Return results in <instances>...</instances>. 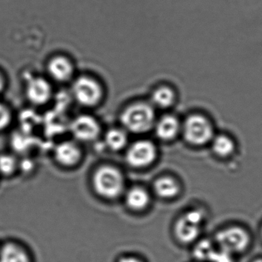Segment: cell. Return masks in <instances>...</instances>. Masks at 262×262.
Wrapping results in <instances>:
<instances>
[{
  "instance_id": "6da1fadb",
  "label": "cell",
  "mask_w": 262,
  "mask_h": 262,
  "mask_svg": "<svg viewBox=\"0 0 262 262\" xmlns=\"http://www.w3.org/2000/svg\"><path fill=\"white\" fill-rule=\"evenodd\" d=\"M93 186L98 195L104 198H115L122 193L124 179L116 168L104 166L95 172Z\"/></svg>"
},
{
  "instance_id": "7a4b0ae2",
  "label": "cell",
  "mask_w": 262,
  "mask_h": 262,
  "mask_svg": "<svg viewBox=\"0 0 262 262\" xmlns=\"http://www.w3.org/2000/svg\"><path fill=\"white\" fill-rule=\"evenodd\" d=\"M123 126L134 133H143L154 126L155 113L146 103H136L127 107L121 115Z\"/></svg>"
},
{
  "instance_id": "3957f363",
  "label": "cell",
  "mask_w": 262,
  "mask_h": 262,
  "mask_svg": "<svg viewBox=\"0 0 262 262\" xmlns=\"http://www.w3.org/2000/svg\"><path fill=\"white\" fill-rule=\"evenodd\" d=\"M183 134L188 143L193 146H204L215 136L212 123L204 115H192L183 125Z\"/></svg>"
},
{
  "instance_id": "277c9868",
  "label": "cell",
  "mask_w": 262,
  "mask_h": 262,
  "mask_svg": "<svg viewBox=\"0 0 262 262\" xmlns=\"http://www.w3.org/2000/svg\"><path fill=\"white\" fill-rule=\"evenodd\" d=\"M215 241L220 249L237 253L247 249L250 243V236L246 229L238 226H232L222 229L217 233Z\"/></svg>"
},
{
  "instance_id": "5b68a950",
  "label": "cell",
  "mask_w": 262,
  "mask_h": 262,
  "mask_svg": "<svg viewBox=\"0 0 262 262\" xmlns=\"http://www.w3.org/2000/svg\"><path fill=\"white\" fill-rule=\"evenodd\" d=\"M204 218L203 212L197 209H192L184 214L176 223L175 233L177 238L183 243L195 241L201 232Z\"/></svg>"
},
{
  "instance_id": "8992f818",
  "label": "cell",
  "mask_w": 262,
  "mask_h": 262,
  "mask_svg": "<svg viewBox=\"0 0 262 262\" xmlns=\"http://www.w3.org/2000/svg\"><path fill=\"white\" fill-rule=\"evenodd\" d=\"M73 92L80 104L93 106L98 104L102 95L101 86L95 80L81 77L74 83Z\"/></svg>"
},
{
  "instance_id": "52a82bcc",
  "label": "cell",
  "mask_w": 262,
  "mask_h": 262,
  "mask_svg": "<svg viewBox=\"0 0 262 262\" xmlns=\"http://www.w3.org/2000/svg\"><path fill=\"white\" fill-rule=\"evenodd\" d=\"M157 157L155 146L147 140L134 143L127 151L126 159L133 167H146L154 163Z\"/></svg>"
},
{
  "instance_id": "ba28073f",
  "label": "cell",
  "mask_w": 262,
  "mask_h": 262,
  "mask_svg": "<svg viewBox=\"0 0 262 262\" xmlns=\"http://www.w3.org/2000/svg\"><path fill=\"white\" fill-rule=\"evenodd\" d=\"M72 134L77 139L92 142L100 134V126L95 118L90 115H81L74 120L71 126Z\"/></svg>"
},
{
  "instance_id": "9c48e42d",
  "label": "cell",
  "mask_w": 262,
  "mask_h": 262,
  "mask_svg": "<svg viewBox=\"0 0 262 262\" xmlns=\"http://www.w3.org/2000/svg\"><path fill=\"white\" fill-rule=\"evenodd\" d=\"M51 94L50 85L44 78H33L28 85L27 96L33 104H45L49 101Z\"/></svg>"
},
{
  "instance_id": "30bf717a",
  "label": "cell",
  "mask_w": 262,
  "mask_h": 262,
  "mask_svg": "<svg viewBox=\"0 0 262 262\" xmlns=\"http://www.w3.org/2000/svg\"><path fill=\"white\" fill-rule=\"evenodd\" d=\"M55 155L57 162L62 166H73L81 159V152L75 143L64 142L57 146Z\"/></svg>"
},
{
  "instance_id": "8fae6325",
  "label": "cell",
  "mask_w": 262,
  "mask_h": 262,
  "mask_svg": "<svg viewBox=\"0 0 262 262\" xmlns=\"http://www.w3.org/2000/svg\"><path fill=\"white\" fill-rule=\"evenodd\" d=\"M180 130L178 119L172 115H165L160 118L155 126L157 136L163 141L174 139Z\"/></svg>"
},
{
  "instance_id": "7c38bea8",
  "label": "cell",
  "mask_w": 262,
  "mask_h": 262,
  "mask_svg": "<svg viewBox=\"0 0 262 262\" xmlns=\"http://www.w3.org/2000/svg\"><path fill=\"white\" fill-rule=\"evenodd\" d=\"M49 72L55 80L66 81L72 76L73 68L67 58L58 56L51 60Z\"/></svg>"
},
{
  "instance_id": "4fadbf2b",
  "label": "cell",
  "mask_w": 262,
  "mask_h": 262,
  "mask_svg": "<svg viewBox=\"0 0 262 262\" xmlns=\"http://www.w3.org/2000/svg\"><path fill=\"white\" fill-rule=\"evenodd\" d=\"M156 194L160 198H172L180 192V186L174 178L165 176L156 180L154 185Z\"/></svg>"
},
{
  "instance_id": "5bb4252c",
  "label": "cell",
  "mask_w": 262,
  "mask_h": 262,
  "mask_svg": "<svg viewBox=\"0 0 262 262\" xmlns=\"http://www.w3.org/2000/svg\"><path fill=\"white\" fill-rule=\"evenodd\" d=\"M125 200L126 204L132 210H143L149 205V194L142 188H132L127 192Z\"/></svg>"
},
{
  "instance_id": "9a60e30c",
  "label": "cell",
  "mask_w": 262,
  "mask_h": 262,
  "mask_svg": "<svg viewBox=\"0 0 262 262\" xmlns=\"http://www.w3.org/2000/svg\"><path fill=\"white\" fill-rule=\"evenodd\" d=\"M211 143L212 150L220 157L229 156L235 149V142L226 135H215Z\"/></svg>"
},
{
  "instance_id": "2e32d148",
  "label": "cell",
  "mask_w": 262,
  "mask_h": 262,
  "mask_svg": "<svg viewBox=\"0 0 262 262\" xmlns=\"http://www.w3.org/2000/svg\"><path fill=\"white\" fill-rule=\"evenodd\" d=\"M0 262H30L29 256L21 248L7 244L0 252Z\"/></svg>"
},
{
  "instance_id": "e0dca14e",
  "label": "cell",
  "mask_w": 262,
  "mask_h": 262,
  "mask_svg": "<svg viewBox=\"0 0 262 262\" xmlns=\"http://www.w3.org/2000/svg\"><path fill=\"white\" fill-rule=\"evenodd\" d=\"M127 136L124 131L118 129H112L105 135V143L109 149L113 151H119L127 145Z\"/></svg>"
},
{
  "instance_id": "ac0fdd59",
  "label": "cell",
  "mask_w": 262,
  "mask_h": 262,
  "mask_svg": "<svg viewBox=\"0 0 262 262\" xmlns=\"http://www.w3.org/2000/svg\"><path fill=\"white\" fill-rule=\"evenodd\" d=\"M175 99L173 91L168 87H161L154 91L152 101L155 106L160 108H168L172 106Z\"/></svg>"
},
{
  "instance_id": "d6986e66",
  "label": "cell",
  "mask_w": 262,
  "mask_h": 262,
  "mask_svg": "<svg viewBox=\"0 0 262 262\" xmlns=\"http://www.w3.org/2000/svg\"><path fill=\"white\" fill-rule=\"evenodd\" d=\"M215 252V248L208 240L201 241L195 249V255L197 259L203 261H210L211 258Z\"/></svg>"
},
{
  "instance_id": "ffe728a7",
  "label": "cell",
  "mask_w": 262,
  "mask_h": 262,
  "mask_svg": "<svg viewBox=\"0 0 262 262\" xmlns=\"http://www.w3.org/2000/svg\"><path fill=\"white\" fill-rule=\"evenodd\" d=\"M16 162L13 157L8 155H0V172L3 175H10L15 171Z\"/></svg>"
},
{
  "instance_id": "44dd1931",
  "label": "cell",
  "mask_w": 262,
  "mask_h": 262,
  "mask_svg": "<svg viewBox=\"0 0 262 262\" xmlns=\"http://www.w3.org/2000/svg\"><path fill=\"white\" fill-rule=\"evenodd\" d=\"M211 262H232V254L229 252H226V251L215 250L214 252L213 255L211 258Z\"/></svg>"
},
{
  "instance_id": "7402d4cb",
  "label": "cell",
  "mask_w": 262,
  "mask_h": 262,
  "mask_svg": "<svg viewBox=\"0 0 262 262\" xmlns=\"http://www.w3.org/2000/svg\"><path fill=\"white\" fill-rule=\"evenodd\" d=\"M10 113L6 106L0 103V130L6 128L10 122Z\"/></svg>"
},
{
  "instance_id": "603a6c76",
  "label": "cell",
  "mask_w": 262,
  "mask_h": 262,
  "mask_svg": "<svg viewBox=\"0 0 262 262\" xmlns=\"http://www.w3.org/2000/svg\"><path fill=\"white\" fill-rule=\"evenodd\" d=\"M32 168H33V164L30 160L24 159V161L21 162V169H23V172H30Z\"/></svg>"
},
{
  "instance_id": "cb8c5ba5",
  "label": "cell",
  "mask_w": 262,
  "mask_h": 262,
  "mask_svg": "<svg viewBox=\"0 0 262 262\" xmlns=\"http://www.w3.org/2000/svg\"><path fill=\"white\" fill-rule=\"evenodd\" d=\"M119 262H142L140 259L134 257H124L121 258Z\"/></svg>"
},
{
  "instance_id": "d4e9b609",
  "label": "cell",
  "mask_w": 262,
  "mask_h": 262,
  "mask_svg": "<svg viewBox=\"0 0 262 262\" xmlns=\"http://www.w3.org/2000/svg\"><path fill=\"white\" fill-rule=\"evenodd\" d=\"M4 80H3V77L1 76V75H0V92H2V90H3V88H4Z\"/></svg>"
},
{
  "instance_id": "484cf974",
  "label": "cell",
  "mask_w": 262,
  "mask_h": 262,
  "mask_svg": "<svg viewBox=\"0 0 262 262\" xmlns=\"http://www.w3.org/2000/svg\"><path fill=\"white\" fill-rule=\"evenodd\" d=\"M253 262H262V258H260V259L255 260Z\"/></svg>"
},
{
  "instance_id": "4316f807",
  "label": "cell",
  "mask_w": 262,
  "mask_h": 262,
  "mask_svg": "<svg viewBox=\"0 0 262 262\" xmlns=\"http://www.w3.org/2000/svg\"><path fill=\"white\" fill-rule=\"evenodd\" d=\"M261 235H262V229H261Z\"/></svg>"
}]
</instances>
